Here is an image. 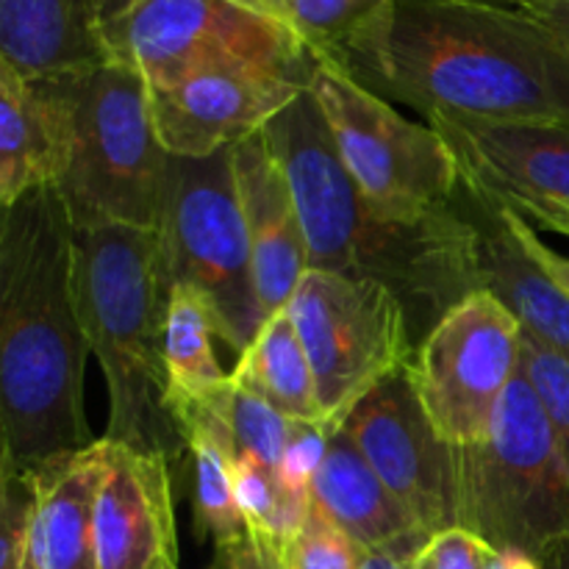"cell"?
I'll list each match as a JSON object with an SVG mask.
<instances>
[{
  "label": "cell",
  "mask_w": 569,
  "mask_h": 569,
  "mask_svg": "<svg viewBox=\"0 0 569 569\" xmlns=\"http://www.w3.org/2000/svg\"><path fill=\"white\" fill-rule=\"evenodd\" d=\"M500 206H503V203H500ZM503 209H506V206H503ZM506 211H509V222H511V228H515L520 244L526 248V253L531 256L533 261H537L539 270H542L545 276H548L550 281H553L556 287H559L561 292H565L569 298V259H567V256L559 253V250H553L550 244H545L542 239H539L537 228L528 226V222L522 220L520 214H515L511 209H506Z\"/></svg>",
  "instance_id": "obj_31"
},
{
  "label": "cell",
  "mask_w": 569,
  "mask_h": 569,
  "mask_svg": "<svg viewBox=\"0 0 569 569\" xmlns=\"http://www.w3.org/2000/svg\"><path fill=\"white\" fill-rule=\"evenodd\" d=\"M520 9L548 28L569 50V0H526Z\"/></svg>",
  "instance_id": "obj_33"
},
{
  "label": "cell",
  "mask_w": 569,
  "mask_h": 569,
  "mask_svg": "<svg viewBox=\"0 0 569 569\" xmlns=\"http://www.w3.org/2000/svg\"><path fill=\"white\" fill-rule=\"evenodd\" d=\"M231 389L233 383H228L220 398L181 417L187 450L192 456L194 531L200 539H211L214 548L248 533L233 489L237 442L231 431Z\"/></svg>",
  "instance_id": "obj_22"
},
{
  "label": "cell",
  "mask_w": 569,
  "mask_h": 569,
  "mask_svg": "<svg viewBox=\"0 0 569 569\" xmlns=\"http://www.w3.org/2000/svg\"><path fill=\"white\" fill-rule=\"evenodd\" d=\"M233 383V381H231ZM300 422L289 420L270 403L250 395L248 389H231V431L239 453H248L267 467L270 472L281 476L283 456Z\"/></svg>",
  "instance_id": "obj_26"
},
{
  "label": "cell",
  "mask_w": 569,
  "mask_h": 569,
  "mask_svg": "<svg viewBox=\"0 0 569 569\" xmlns=\"http://www.w3.org/2000/svg\"><path fill=\"white\" fill-rule=\"evenodd\" d=\"M342 428L428 537L459 528L456 448L431 426L409 370L372 389Z\"/></svg>",
  "instance_id": "obj_12"
},
{
  "label": "cell",
  "mask_w": 569,
  "mask_h": 569,
  "mask_svg": "<svg viewBox=\"0 0 569 569\" xmlns=\"http://www.w3.org/2000/svg\"><path fill=\"white\" fill-rule=\"evenodd\" d=\"M459 528L495 550L542 556L569 537V470L526 372L515 378L483 442L456 448Z\"/></svg>",
  "instance_id": "obj_6"
},
{
  "label": "cell",
  "mask_w": 569,
  "mask_h": 569,
  "mask_svg": "<svg viewBox=\"0 0 569 569\" xmlns=\"http://www.w3.org/2000/svg\"><path fill=\"white\" fill-rule=\"evenodd\" d=\"M515 214H520L528 226H533L539 231H553V233H565L569 237V209H561V206H550V203H528L520 206V209H511Z\"/></svg>",
  "instance_id": "obj_34"
},
{
  "label": "cell",
  "mask_w": 569,
  "mask_h": 569,
  "mask_svg": "<svg viewBox=\"0 0 569 569\" xmlns=\"http://www.w3.org/2000/svg\"><path fill=\"white\" fill-rule=\"evenodd\" d=\"M306 89L281 72L214 70L150 89V103L167 153L206 159L264 131Z\"/></svg>",
  "instance_id": "obj_13"
},
{
  "label": "cell",
  "mask_w": 569,
  "mask_h": 569,
  "mask_svg": "<svg viewBox=\"0 0 569 569\" xmlns=\"http://www.w3.org/2000/svg\"><path fill=\"white\" fill-rule=\"evenodd\" d=\"M287 3H289V0H287Z\"/></svg>",
  "instance_id": "obj_42"
},
{
  "label": "cell",
  "mask_w": 569,
  "mask_h": 569,
  "mask_svg": "<svg viewBox=\"0 0 569 569\" xmlns=\"http://www.w3.org/2000/svg\"><path fill=\"white\" fill-rule=\"evenodd\" d=\"M114 59L92 0H0V61L26 78Z\"/></svg>",
  "instance_id": "obj_20"
},
{
  "label": "cell",
  "mask_w": 569,
  "mask_h": 569,
  "mask_svg": "<svg viewBox=\"0 0 569 569\" xmlns=\"http://www.w3.org/2000/svg\"><path fill=\"white\" fill-rule=\"evenodd\" d=\"M289 315L315 370L328 433H337L372 389L409 370L417 348L409 315L383 283L309 267Z\"/></svg>",
  "instance_id": "obj_10"
},
{
  "label": "cell",
  "mask_w": 569,
  "mask_h": 569,
  "mask_svg": "<svg viewBox=\"0 0 569 569\" xmlns=\"http://www.w3.org/2000/svg\"><path fill=\"white\" fill-rule=\"evenodd\" d=\"M522 372L542 400L550 431L569 470V359L522 328Z\"/></svg>",
  "instance_id": "obj_28"
},
{
  "label": "cell",
  "mask_w": 569,
  "mask_h": 569,
  "mask_svg": "<svg viewBox=\"0 0 569 569\" xmlns=\"http://www.w3.org/2000/svg\"><path fill=\"white\" fill-rule=\"evenodd\" d=\"M37 483L28 470L0 467V569L33 567Z\"/></svg>",
  "instance_id": "obj_27"
},
{
  "label": "cell",
  "mask_w": 569,
  "mask_h": 569,
  "mask_svg": "<svg viewBox=\"0 0 569 569\" xmlns=\"http://www.w3.org/2000/svg\"><path fill=\"white\" fill-rule=\"evenodd\" d=\"M159 237L170 289L176 283L198 289L211 306L217 337L242 356L267 317L256 292L233 148L206 159L172 156Z\"/></svg>",
  "instance_id": "obj_7"
},
{
  "label": "cell",
  "mask_w": 569,
  "mask_h": 569,
  "mask_svg": "<svg viewBox=\"0 0 569 569\" xmlns=\"http://www.w3.org/2000/svg\"><path fill=\"white\" fill-rule=\"evenodd\" d=\"M461 3H478V6H495V9H520L526 0H461Z\"/></svg>",
  "instance_id": "obj_40"
},
{
  "label": "cell",
  "mask_w": 569,
  "mask_h": 569,
  "mask_svg": "<svg viewBox=\"0 0 569 569\" xmlns=\"http://www.w3.org/2000/svg\"><path fill=\"white\" fill-rule=\"evenodd\" d=\"M456 150L465 181L506 209L550 203L569 209V122H495L433 114Z\"/></svg>",
  "instance_id": "obj_14"
},
{
  "label": "cell",
  "mask_w": 569,
  "mask_h": 569,
  "mask_svg": "<svg viewBox=\"0 0 569 569\" xmlns=\"http://www.w3.org/2000/svg\"><path fill=\"white\" fill-rule=\"evenodd\" d=\"M103 461L94 506L98 569H181L172 461L106 437Z\"/></svg>",
  "instance_id": "obj_15"
},
{
  "label": "cell",
  "mask_w": 569,
  "mask_h": 569,
  "mask_svg": "<svg viewBox=\"0 0 569 569\" xmlns=\"http://www.w3.org/2000/svg\"><path fill=\"white\" fill-rule=\"evenodd\" d=\"M72 283L89 353L109 392L106 439L181 461L187 437L170 409L164 322L170 281L150 228H76Z\"/></svg>",
  "instance_id": "obj_4"
},
{
  "label": "cell",
  "mask_w": 569,
  "mask_h": 569,
  "mask_svg": "<svg viewBox=\"0 0 569 569\" xmlns=\"http://www.w3.org/2000/svg\"><path fill=\"white\" fill-rule=\"evenodd\" d=\"M170 161L137 67L109 59L76 72V142L56 187L72 226L159 231Z\"/></svg>",
  "instance_id": "obj_5"
},
{
  "label": "cell",
  "mask_w": 569,
  "mask_h": 569,
  "mask_svg": "<svg viewBox=\"0 0 569 569\" xmlns=\"http://www.w3.org/2000/svg\"><path fill=\"white\" fill-rule=\"evenodd\" d=\"M264 133L292 187L309 267L392 289L403 300L417 345L459 300L483 289L478 233L459 198L422 222L378 214L345 170L311 89Z\"/></svg>",
  "instance_id": "obj_3"
},
{
  "label": "cell",
  "mask_w": 569,
  "mask_h": 569,
  "mask_svg": "<svg viewBox=\"0 0 569 569\" xmlns=\"http://www.w3.org/2000/svg\"><path fill=\"white\" fill-rule=\"evenodd\" d=\"M522 372V322L489 289L467 295L422 337L409 378L439 437L453 448L483 442Z\"/></svg>",
  "instance_id": "obj_11"
},
{
  "label": "cell",
  "mask_w": 569,
  "mask_h": 569,
  "mask_svg": "<svg viewBox=\"0 0 569 569\" xmlns=\"http://www.w3.org/2000/svg\"><path fill=\"white\" fill-rule=\"evenodd\" d=\"M495 548L467 528L433 533L417 553L415 569H492Z\"/></svg>",
  "instance_id": "obj_30"
},
{
  "label": "cell",
  "mask_w": 569,
  "mask_h": 569,
  "mask_svg": "<svg viewBox=\"0 0 569 569\" xmlns=\"http://www.w3.org/2000/svg\"><path fill=\"white\" fill-rule=\"evenodd\" d=\"M539 561H542V569H569V537L550 542Z\"/></svg>",
  "instance_id": "obj_38"
},
{
  "label": "cell",
  "mask_w": 569,
  "mask_h": 569,
  "mask_svg": "<svg viewBox=\"0 0 569 569\" xmlns=\"http://www.w3.org/2000/svg\"><path fill=\"white\" fill-rule=\"evenodd\" d=\"M331 128L345 170L367 203L395 222H422L450 209L465 170L448 139L400 114L328 59H317L309 83Z\"/></svg>",
  "instance_id": "obj_8"
},
{
  "label": "cell",
  "mask_w": 569,
  "mask_h": 569,
  "mask_svg": "<svg viewBox=\"0 0 569 569\" xmlns=\"http://www.w3.org/2000/svg\"><path fill=\"white\" fill-rule=\"evenodd\" d=\"M92 3H94V9H98L100 22H103V28H106V39H109L111 28H114L117 22L128 14V11L137 9L142 0H92Z\"/></svg>",
  "instance_id": "obj_36"
},
{
  "label": "cell",
  "mask_w": 569,
  "mask_h": 569,
  "mask_svg": "<svg viewBox=\"0 0 569 569\" xmlns=\"http://www.w3.org/2000/svg\"><path fill=\"white\" fill-rule=\"evenodd\" d=\"M239 3L253 6V9L264 11V14L281 17V20L292 22V20H289V3H287V0H239Z\"/></svg>",
  "instance_id": "obj_39"
},
{
  "label": "cell",
  "mask_w": 569,
  "mask_h": 569,
  "mask_svg": "<svg viewBox=\"0 0 569 569\" xmlns=\"http://www.w3.org/2000/svg\"><path fill=\"white\" fill-rule=\"evenodd\" d=\"M103 470V439L28 470L37 483L33 567L98 569L94 506Z\"/></svg>",
  "instance_id": "obj_21"
},
{
  "label": "cell",
  "mask_w": 569,
  "mask_h": 569,
  "mask_svg": "<svg viewBox=\"0 0 569 569\" xmlns=\"http://www.w3.org/2000/svg\"><path fill=\"white\" fill-rule=\"evenodd\" d=\"M214 337L209 300L189 283H176L167 303L164 367L170 409L178 426L183 415L220 398L231 383V376L214 356Z\"/></svg>",
  "instance_id": "obj_24"
},
{
  "label": "cell",
  "mask_w": 569,
  "mask_h": 569,
  "mask_svg": "<svg viewBox=\"0 0 569 569\" xmlns=\"http://www.w3.org/2000/svg\"><path fill=\"white\" fill-rule=\"evenodd\" d=\"M217 569H283V553L261 539L239 537L237 542L217 548Z\"/></svg>",
  "instance_id": "obj_32"
},
{
  "label": "cell",
  "mask_w": 569,
  "mask_h": 569,
  "mask_svg": "<svg viewBox=\"0 0 569 569\" xmlns=\"http://www.w3.org/2000/svg\"><path fill=\"white\" fill-rule=\"evenodd\" d=\"M459 203L478 233L483 289L498 295L528 333L569 359V298L526 253L509 211L467 181H461Z\"/></svg>",
  "instance_id": "obj_18"
},
{
  "label": "cell",
  "mask_w": 569,
  "mask_h": 569,
  "mask_svg": "<svg viewBox=\"0 0 569 569\" xmlns=\"http://www.w3.org/2000/svg\"><path fill=\"white\" fill-rule=\"evenodd\" d=\"M209 569H217V567H214V565H211V567H209Z\"/></svg>",
  "instance_id": "obj_41"
},
{
  "label": "cell",
  "mask_w": 569,
  "mask_h": 569,
  "mask_svg": "<svg viewBox=\"0 0 569 569\" xmlns=\"http://www.w3.org/2000/svg\"><path fill=\"white\" fill-rule=\"evenodd\" d=\"M76 142V72L26 78L0 61V200L59 187Z\"/></svg>",
  "instance_id": "obj_16"
},
{
  "label": "cell",
  "mask_w": 569,
  "mask_h": 569,
  "mask_svg": "<svg viewBox=\"0 0 569 569\" xmlns=\"http://www.w3.org/2000/svg\"><path fill=\"white\" fill-rule=\"evenodd\" d=\"M239 200L253 248L256 292L264 317L287 309L309 270V248L292 187L264 131L233 144Z\"/></svg>",
  "instance_id": "obj_17"
},
{
  "label": "cell",
  "mask_w": 569,
  "mask_h": 569,
  "mask_svg": "<svg viewBox=\"0 0 569 569\" xmlns=\"http://www.w3.org/2000/svg\"><path fill=\"white\" fill-rule=\"evenodd\" d=\"M231 381L270 403L289 420L326 428L317 400L315 370L300 342L298 326L289 315V306L267 317L253 342L239 356Z\"/></svg>",
  "instance_id": "obj_23"
},
{
  "label": "cell",
  "mask_w": 569,
  "mask_h": 569,
  "mask_svg": "<svg viewBox=\"0 0 569 569\" xmlns=\"http://www.w3.org/2000/svg\"><path fill=\"white\" fill-rule=\"evenodd\" d=\"M417 553L403 550H365L361 569H415Z\"/></svg>",
  "instance_id": "obj_35"
},
{
  "label": "cell",
  "mask_w": 569,
  "mask_h": 569,
  "mask_svg": "<svg viewBox=\"0 0 569 569\" xmlns=\"http://www.w3.org/2000/svg\"><path fill=\"white\" fill-rule=\"evenodd\" d=\"M76 226L59 189L3 209L0 226V467L33 470L92 448L83 411L89 342L72 283Z\"/></svg>",
  "instance_id": "obj_2"
},
{
  "label": "cell",
  "mask_w": 569,
  "mask_h": 569,
  "mask_svg": "<svg viewBox=\"0 0 569 569\" xmlns=\"http://www.w3.org/2000/svg\"><path fill=\"white\" fill-rule=\"evenodd\" d=\"M492 569H542V561L522 550H495Z\"/></svg>",
  "instance_id": "obj_37"
},
{
  "label": "cell",
  "mask_w": 569,
  "mask_h": 569,
  "mask_svg": "<svg viewBox=\"0 0 569 569\" xmlns=\"http://www.w3.org/2000/svg\"><path fill=\"white\" fill-rule=\"evenodd\" d=\"M109 48L150 89L214 70H267L311 83L317 67L292 22L239 0H142L111 28Z\"/></svg>",
  "instance_id": "obj_9"
},
{
  "label": "cell",
  "mask_w": 569,
  "mask_h": 569,
  "mask_svg": "<svg viewBox=\"0 0 569 569\" xmlns=\"http://www.w3.org/2000/svg\"><path fill=\"white\" fill-rule=\"evenodd\" d=\"M311 503L361 550L420 553L431 539L389 492L345 428L328 437L326 456L311 478Z\"/></svg>",
  "instance_id": "obj_19"
},
{
  "label": "cell",
  "mask_w": 569,
  "mask_h": 569,
  "mask_svg": "<svg viewBox=\"0 0 569 569\" xmlns=\"http://www.w3.org/2000/svg\"><path fill=\"white\" fill-rule=\"evenodd\" d=\"M389 6L392 0H289V20L306 48L326 59Z\"/></svg>",
  "instance_id": "obj_25"
},
{
  "label": "cell",
  "mask_w": 569,
  "mask_h": 569,
  "mask_svg": "<svg viewBox=\"0 0 569 569\" xmlns=\"http://www.w3.org/2000/svg\"><path fill=\"white\" fill-rule=\"evenodd\" d=\"M365 550L315 503L283 553V569H361Z\"/></svg>",
  "instance_id": "obj_29"
},
{
  "label": "cell",
  "mask_w": 569,
  "mask_h": 569,
  "mask_svg": "<svg viewBox=\"0 0 569 569\" xmlns=\"http://www.w3.org/2000/svg\"><path fill=\"white\" fill-rule=\"evenodd\" d=\"M326 59L422 120L569 122V50L522 9L392 0Z\"/></svg>",
  "instance_id": "obj_1"
}]
</instances>
